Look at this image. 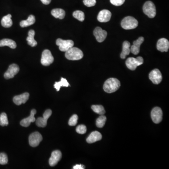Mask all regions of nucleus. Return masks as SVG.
Returning a JSON list of instances; mask_svg holds the SVG:
<instances>
[{
    "mask_svg": "<svg viewBox=\"0 0 169 169\" xmlns=\"http://www.w3.org/2000/svg\"><path fill=\"white\" fill-rule=\"evenodd\" d=\"M120 87V82L116 78L107 79L103 85V89L107 93H112L117 91Z\"/></svg>",
    "mask_w": 169,
    "mask_h": 169,
    "instance_id": "obj_1",
    "label": "nucleus"
},
{
    "mask_svg": "<svg viewBox=\"0 0 169 169\" xmlns=\"http://www.w3.org/2000/svg\"><path fill=\"white\" fill-rule=\"evenodd\" d=\"M65 55L67 59L74 61L82 59L84 54L80 49L73 47L65 52Z\"/></svg>",
    "mask_w": 169,
    "mask_h": 169,
    "instance_id": "obj_2",
    "label": "nucleus"
},
{
    "mask_svg": "<svg viewBox=\"0 0 169 169\" xmlns=\"http://www.w3.org/2000/svg\"><path fill=\"white\" fill-rule=\"evenodd\" d=\"M122 27L125 30H131L136 28L138 26L137 20L131 16L124 17L121 22Z\"/></svg>",
    "mask_w": 169,
    "mask_h": 169,
    "instance_id": "obj_3",
    "label": "nucleus"
},
{
    "mask_svg": "<svg viewBox=\"0 0 169 169\" xmlns=\"http://www.w3.org/2000/svg\"><path fill=\"white\" fill-rule=\"evenodd\" d=\"M143 59L142 56H138L137 58H128L125 62V64L128 69L134 71L138 66L143 64Z\"/></svg>",
    "mask_w": 169,
    "mask_h": 169,
    "instance_id": "obj_4",
    "label": "nucleus"
},
{
    "mask_svg": "<svg viewBox=\"0 0 169 169\" xmlns=\"http://www.w3.org/2000/svg\"><path fill=\"white\" fill-rule=\"evenodd\" d=\"M143 11L145 14L151 18H154L157 13L156 6L151 1H147L145 3L143 7Z\"/></svg>",
    "mask_w": 169,
    "mask_h": 169,
    "instance_id": "obj_5",
    "label": "nucleus"
},
{
    "mask_svg": "<svg viewBox=\"0 0 169 169\" xmlns=\"http://www.w3.org/2000/svg\"><path fill=\"white\" fill-rule=\"evenodd\" d=\"M56 44L59 46L60 50L66 52L73 47L74 42L72 40H63L59 38L56 40Z\"/></svg>",
    "mask_w": 169,
    "mask_h": 169,
    "instance_id": "obj_6",
    "label": "nucleus"
},
{
    "mask_svg": "<svg viewBox=\"0 0 169 169\" xmlns=\"http://www.w3.org/2000/svg\"><path fill=\"white\" fill-rule=\"evenodd\" d=\"M54 58L50 51L45 49L41 55V63L44 66H49L53 63Z\"/></svg>",
    "mask_w": 169,
    "mask_h": 169,
    "instance_id": "obj_7",
    "label": "nucleus"
},
{
    "mask_svg": "<svg viewBox=\"0 0 169 169\" xmlns=\"http://www.w3.org/2000/svg\"><path fill=\"white\" fill-rule=\"evenodd\" d=\"M42 139V135L40 133L37 132H34L29 136V144L32 147H36L39 145Z\"/></svg>",
    "mask_w": 169,
    "mask_h": 169,
    "instance_id": "obj_8",
    "label": "nucleus"
},
{
    "mask_svg": "<svg viewBox=\"0 0 169 169\" xmlns=\"http://www.w3.org/2000/svg\"><path fill=\"white\" fill-rule=\"evenodd\" d=\"M151 117L155 124H159L162 120V111L159 107H155L151 111Z\"/></svg>",
    "mask_w": 169,
    "mask_h": 169,
    "instance_id": "obj_9",
    "label": "nucleus"
},
{
    "mask_svg": "<svg viewBox=\"0 0 169 169\" xmlns=\"http://www.w3.org/2000/svg\"><path fill=\"white\" fill-rule=\"evenodd\" d=\"M52 114V111L50 110H47L45 111L43 115V118H38L36 120V124L38 127H45L47 124V121Z\"/></svg>",
    "mask_w": 169,
    "mask_h": 169,
    "instance_id": "obj_10",
    "label": "nucleus"
},
{
    "mask_svg": "<svg viewBox=\"0 0 169 169\" xmlns=\"http://www.w3.org/2000/svg\"><path fill=\"white\" fill-rule=\"evenodd\" d=\"M149 78L154 84L157 85L160 84L162 80V75L158 69H155L150 72Z\"/></svg>",
    "mask_w": 169,
    "mask_h": 169,
    "instance_id": "obj_11",
    "label": "nucleus"
},
{
    "mask_svg": "<svg viewBox=\"0 0 169 169\" xmlns=\"http://www.w3.org/2000/svg\"><path fill=\"white\" fill-rule=\"evenodd\" d=\"M19 67L17 64H12L9 66L8 70L5 72L4 77L6 79L13 78L19 72Z\"/></svg>",
    "mask_w": 169,
    "mask_h": 169,
    "instance_id": "obj_12",
    "label": "nucleus"
},
{
    "mask_svg": "<svg viewBox=\"0 0 169 169\" xmlns=\"http://www.w3.org/2000/svg\"><path fill=\"white\" fill-rule=\"evenodd\" d=\"M94 35L98 42H102L107 37V32L100 27H97L94 30Z\"/></svg>",
    "mask_w": 169,
    "mask_h": 169,
    "instance_id": "obj_13",
    "label": "nucleus"
},
{
    "mask_svg": "<svg viewBox=\"0 0 169 169\" xmlns=\"http://www.w3.org/2000/svg\"><path fill=\"white\" fill-rule=\"evenodd\" d=\"M62 158V153L59 150L53 151L51 156L49 159V164L51 166H54L57 164Z\"/></svg>",
    "mask_w": 169,
    "mask_h": 169,
    "instance_id": "obj_14",
    "label": "nucleus"
},
{
    "mask_svg": "<svg viewBox=\"0 0 169 169\" xmlns=\"http://www.w3.org/2000/svg\"><path fill=\"white\" fill-rule=\"evenodd\" d=\"M144 40V38L143 37H140L133 42V45L130 48V50L132 54L136 55L139 53L140 45L143 42Z\"/></svg>",
    "mask_w": 169,
    "mask_h": 169,
    "instance_id": "obj_15",
    "label": "nucleus"
},
{
    "mask_svg": "<svg viewBox=\"0 0 169 169\" xmlns=\"http://www.w3.org/2000/svg\"><path fill=\"white\" fill-rule=\"evenodd\" d=\"M111 17V13L107 10H103L99 13L97 19L100 22L106 23L110 21Z\"/></svg>",
    "mask_w": 169,
    "mask_h": 169,
    "instance_id": "obj_16",
    "label": "nucleus"
},
{
    "mask_svg": "<svg viewBox=\"0 0 169 169\" xmlns=\"http://www.w3.org/2000/svg\"><path fill=\"white\" fill-rule=\"evenodd\" d=\"M157 48L158 50L163 52H167L169 49V40L165 38H161L158 40Z\"/></svg>",
    "mask_w": 169,
    "mask_h": 169,
    "instance_id": "obj_17",
    "label": "nucleus"
},
{
    "mask_svg": "<svg viewBox=\"0 0 169 169\" xmlns=\"http://www.w3.org/2000/svg\"><path fill=\"white\" fill-rule=\"evenodd\" d=\"M36 113V110L35 109L32 110H31L30 116L28 118L23 119L20 122V124L24 127H28L31 123L34 122L36 120L35 118V115Z\"/></svg>",
    "mask_w": 169,
    "mask_h": 169,
    "instance_id": "obj_18",
    "label": "nucleus"
},
{
    "mask_svg": "<svg viewBox=\"0 0 169 169\" xmlns=\"http://www.w3.org/2000/svg\"><path fill=\"white\" fill-rule=\"evenodd\" d=\"M29 98V94L25 93L19 96H15L13 99V102L15 104L17 105H20L21 104L26 103Z\"/></svg>",
    "mask_w": 169,
    "mask_h": 169,
    "instance_id": "obj_19",
    "label": "nucleus"
},
{
    "mask_svg": "<svg viewBox=\"0 0 169 169\" xmlns=\"http://www.w3.org/2000/svg\"><path fill=\"white\" fill-rule=\"evenodd\" d=\"M102 138L101 134L98 131H94L91 133L89 136L87 138V142L88 143H93L100 140Z\"/></svg>",
    "mask_w": 169,
    "mask_h": 169,
    "instance_id": "obj_20",
    "label": "nucleus"
},
{
    "mask_svg": "<svg viewBox=\"0 0 169 169\" xmlns=\"http://www.w3.org/2000/svg\"><path fill=\"white\" fill-rule=\"evenodd\" d=\"M130 47H131V44L129 41H124L123 42L122 52L120 54V57L122 59H125L126 56L129 55V54L131 52Z\"/></svg>",
    "mask_w": 169,
    "mask_h": 169,
    "instance_id": "obj_21",
    "label": "nucleus"
},
{
    "mask_svg": "<svg viewBox=\"0 0 169 169\" xmlns=\"http://www.w3.org/2000/svg\"><path fill=\"white\" fill-rule=\"evenodd\" d=\"M8 46L11 49H15L16 48V44L15 41L9 39H3L0 40V47Z\"/></svg>",
    "mask_w": 169,
    "mask_h": 169,
    "instance_id": "obj_22",
    "label": "nucleus"
},
{
    "mask_svg": "<svg viewBox=\"0 0 169 169\" xmlns=\"http://www.w3.org/2000/svg\"><path fill=\"white\" fill-rule=\"evenodd\" d=\"M35 34V33L34 30H30L28 32V36L26 38L28 44L32 47H35L37 45V42L34 39Z\"/></svg>",
    "mask_w": 169,
    "mask_h": 169,
    "instance_id": "obj_23",
    "label": "nucleus"
},
{
    "mask_svg": "<svg viewBox=\"0 0 169 169\" xmlns=\"http://www.w3.org/2000/svg\"><path fill=\"white\" fill-rule=\"evenodd\" d=\"M51 14L55 18L63 19L65 16V12L62 9H54L51 11Z\"/></svg>",
    "mask_w": 169,
    "mask_h": 169,
    "instance_id": "obj_24",
    "label": "nucleus"
},
{
    "mask_svg": "<svg viewBox=\"0 0 169 169\" xmlns=\"http://www.w3.org/2000/svg\"><path fill=\"white\" fill-rule=\"evenodd\" d=\"M12 15L8 14L2 17L1 24L2 26L5 28L11 27L12 26L13 22L12 20Z\"/></svg>",
    "mask_w": 169,
    "mask_h": 169,
    "instance_id": "obj_25",
    "label": "nucleus"
},
{
    "mask_svg": "<svg viewBox=\"0 0 169 169\" xmlns=\"http://www.w3.org/2000/svg\"><path fill=\"white\" fill-rule=\"evenodd\" d=\"M35 22V17L34 15H30L26 20H23L20 23V26L22 27H26L33 25Z\"/></svg>",
    "mask_w": 169,
    "mask_h": 169,
    "instance_id": "obj_26",
    "label": "nucleus"
},
{
    "mask_svg": "<svg viewBox=\"0 0 169 169\" xmlns=\"http://www.w3.org/2000/svg\"><path fill=\"white\" fill-rule=\"evenodd\" d=\"M69 86V83H68L66 79L62 77L61 81H59V82H55L54 86V88L56 89V91H59L61 87H68Z\"/></svg>",
    "mask_w": 169,
    "mask_h": 169,
    "instance_id": "obj_27",
    "label": "nucleus"
},
{
    "mask_svg": "<svg viewBox=\"0 0 169 169\" xmlns=\"http://www.w3.org/2000/svg\"><path fill=\"white\" fill-rule=\"evenodd\" d=\"M92 110L95 113L99 115H104L105 114V110L104 107L101 105H94L91 107Z\"/></svg>",
    "mask_w": 169,
    "mask_h": 169,
    "instance_id": "obj_28",
    "label": "nucleus"
},
{
    "mask_svg": "<svg viewBox=\"0 0 169 169\" xmlns=\"http://www.w3.org/2000/svg\"><path fill=\"white\" fill-rule=\"evenodd\" d=\"M107 118L104 115L100 116L96 121V125L98 128H102L105 125Z\"/></svg>",
    "mask_w": 169,
    "mask_h": 169,
    "instance_id": "obj_29",
    "label": "nucleus"
},
{
    "mask_svg": "<svg viewBox=\"0 0 169 169\" xmlns=\"http://www.w3.org/2000/svg\"><path fill=\"white\" fill-rule=\"evenodd\" d=\"M9 124L8 117L5 113H2L0 115V125L2 126H7Z\"/></svg>",
    "mask_w": 169,
    "mask_h": 169,
    "instance_id": "obj_30",
    "label": "nucleus"
},
{
    "mask_svg": "<svg viewBox=\"0 0 169 169\" xmlns=\"http://www.w3.org/2000/svg\"><path fill=\"white\" fill-rule=\"evenodd\" d=\"M73 16L74 18H76L77 20L81 22H83L85 20V14L82 11H75L73 13Z\"/></svg>",
    "mask_w": 169,
    "mask_h": 169,
    "instance_id": "obj_31",
    "label": "nucleus"
},
{
    "mask_svg": "<svg viewBox=\"0 0 169 169\" xmlns=\"http://www.w3.org/2000/svg\"><path fill=\"white\" fill-rule=\"evenodd\" d=\"M8 162V158L5 153H0V164L2 165L7 164Z\"/></svg>",
    "mask_w": 169,
    "mask_h": 169,
    "instance_id": "obj_32",
    "label": "nucleus"
},
{
    "mask_svg": "<svg viewBox=\"0 0 169 169\" xmlns=\"http://www.w3.org/2000/svg\"><path fill=\"white\" fill-rule=\"evenodd\" d=\"M77 120H78V116L76 114H74L72 116L69 120V125L70 126H75L77 124Z\"/></svg>",
    "mask_w": 169,
    "mask_h": 169,
    "instance_id": "obj_33",
    "label": "nucleus"
},
{
    "mask_svg": "<svg viewBox=\"0 0 169 169\" xmlns=\"http://www.w3.org/2000/svg\"><path fill=\"white\" fill-rule=\"evenodd\" d=\"M76 130V132L78 134H85L86 133L87 127L85 125L81 124V125H78L77 127Z\"/></svg>",
    "mask_w": 169,
    "mask_h": 169,
    "instance_id": "obj_34",
    "label": "nucleus"
},
{
    "mask_svg": "<svg viewBox=\"0 0 169 169\" xmlns=\"http://www.w3.org/2000/svg\"><path fill=\"white\" fill-rule=\"evenodd\" d=\"M83 3L88 7H93L96 3V0H83Z\"/></svg>",
    "mask_w": 169,
    "mask_h": 169,
    "instance_id": "obj_35",
    "label": "nucleus"
},
{
    "mask_svg": "<svg viewBox=\"0 0 169 169\" xmlns=\"http://www.w3.org/2000/svg\"><path fill=\"white\" fill-rule=\"evenodd\" d=\"M111 3L115 6H119L123 5L125 0H110Z\"/></svg>",
    "mask_w": 169,
    "mask_h": 169,
    "instance_id": "obj_36",
    "label": "nucleus"
},
{
    "mask_svg": "<svg viewBox=\"0 0 169 169\" xmlns=\"http://www.w3.org/2000/svg\"><path fill=\"white\" fill-rule=\"evenodd\" d=\"M85 168V167L81 164H76L75 166L73 167V169H84Z\"/></svg>",
    "mask_w": 169,
    "mask_h": 169,
    "instance_id": "obj_37",
    "label": "nucleus"
},
{
    "mask_svg": "<svg viewBox=\"0 0 169 169\" xmlns=\"http://www.w3.org/2000/svg\"><path fill=\"white\" fill-rule=\"evenodd\" d=\"M42 3L45 4V5H48V4H50V3L51 1V0H40Z\"/></svg>",
    "mask_w": 169,
    "mask_h": 169,
    "instance_id": "obj_38",
    "label": "nucleus"
}]
</instances>
